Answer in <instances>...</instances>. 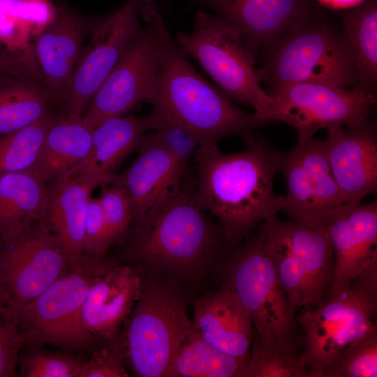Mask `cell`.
Instances as JSON below:
<instances>
[{"mask_svg": "<svg viewBox=\"0 0 377 377\" xmlns=\"http://www.w3.org/2000/svg\"><path fill=\"white\" fill-rule=\"evenodd\" d=\"M244 150L226 154L217 144H200L197 163L196 200L216 218L220 230L232 244L281 210L282 195H276L274 179L281 151L260 133L242 135Z\"/></svg>", "mask_w": 377, "mask_h": 377, "instance_id": "cell-1", "label": "cell"}, {"mask_svg": "<svg viewBox=\"0 0 377 377\" xmlns=\"http://www.w3.org/2000/svg\"><path fill=\"white\" fill-rule=\"evenodd\" d=\"M140 13L156 28L161 60L153 98L157 107L188 129L200 144L241 136L264 123L235 106L193 68L171 34L153 0H142Z\"/></svg>", "mask_w": 377, "mask_h": 377, "instance_id": "cell-2", "label": "cell"}, {"mask_svg": "<svg viewBox=\"0 0 377 377\" xmlns=\"http://www.w3.org/2000/svg\"><path fill=\"white\" fill-rule=\"evenodd\" d=\"M196 200L180 186L135 223L131 256L179 276L198 273L220 248L217 233Z\"/></svg>", "mask_w": 377, "mask_h": 377, "instance_id": "cell-3", "label": "cell"}, {"mask_svg": "<svg viewBox=\"0 0 377 377\" xmlns=\"http://www.w3.org/2000/svg\"><path fill=\"white\" fill-rule=\"evenodd\" d=\"M263 54L260 77L272 96L298 83L357 86L355 62L343 27L339 29L318 14L295 26Z\"/></svg>", "mask_w": 377, "mask_h": 377, "instance_id": "cell-4", "label": "cell"}, {"mask_svg": "<svg viewBox=\"0 0 377 377\" xmlns=\"http://www.w3.org/2000/svg\"><path fill=\"white\" fill-rule=\"evenodd\" d=\"M226 274L223 286L248 311L253 332L265 341L298 357L297 306L276 275L265 248L263 225L235 249Z\"/></svg>", "mask_w": 377, "mask_h": 377, "instance_id": "cell-5", "label": "cell"}, {"mask_svg": "<svg viewBox=\"0 0 377 377\" xmlns=\"http://www.w3.org/2000/svg\"><path fill=\"white\" fill-rule=\"evenodd\" d=\"M176 42L226 97L251 107L264 124L269 122L276 98L263 89L256 58L233 25L219 15L199 10L192 31L179 32Z\"/></svg>", "mask_w": 377, "mask_h": 377, "instance_id": "cell-6", "label": "cell"}, {"mask_svg": "<svg viewBox=\"0 0 377 377\" xmlns=\"http://www.w3.org/2000/svg\"><path fill=\"white\" fill-rule=\"evenodd\" d=\"M263 225L265 245L282 286L297 309L316 306L327 296L334 255L327 228H312L277 214Z\"/></svg>", "mask_w": 377, "mask_h": 377, "instance_id": "cell-7", "label": "cell"}, {"mask_svg": "<svg viewBox=\"0 0 377 377\" xmlns=\"http://www.w3.org/2000/svg\"><path fill=\"white\" fill-rule=\"evenodd\" d=\"M124 350L134 374L168 376L174 356L193 327L181 295L170 286H144L127 318Z\"/></svg>", "mask_w": 377, "mask_h": 377, "instance_id": "cell-8", "label": "cell"}, {"mask_svg": "<svg viewBox=\"0 0 377 377\" xmlns=\"http://www.w3.org/2000/svg\"><path fill=\"white\" fill-rule=\"evenodd\" d=\"M98 258L84 256L19 312L15 323L25 345H52L61 350H85L96 340L84 329L82 311Z\"/></svg>", "mask_w": 377, "mask_h": 377, "instance_id": "cell-9", "label": "cell"}, {"mask_svg": "<svg viewBox=\"0 0 377 377\" xmlns=\"http://www.w3.org/2000/svg\"><path fill=\"white\" fill-rule=\"evenodd\" d=\"M0 267L8 296L6 316L15 323L25 305L73 266L42 216L20 232L0 239Z\"/></svg>", "mask_w": 377, "mask_h": 377, "instance_id": "cell-10", "label": "cell"}, {"mask_svg": "<svg viewBox=\"0 0 377 377\" xmlns=\"http://www.w3.org/2000/svg\"><path fill=\"white\" fill-rule=\"evenodd\" d=\"M279 172L287 185L281 211L292 220L312 228H327L352 208L334 179L324 140H299L291 149L281 151Z\"/></svg>", "mask_w": 377, "mask_h": 377, "instance_id": "cell-11", "label": "cell"}, {"mask_svg": "<svg viewBox=\"0 0 377 377\" xmlns=\"http://www.w3.org/2000/svg\"><path fill=\"white\" fill-rule=\"evenodd\" d=\"M377 302L351 284L337 296L297 314L305 334L300 363L311 377H321L337 355L351 343L377 330Z\"/></svg>", "mask_w": 377, "mask_h": 377, "instance_id": "cell-12", "label": "cell"}, {"mask_svg": "<svg viewBox=\"0 0 377 377\" xmlns=\"http://www.w3.org/2000/svg\"><path fill=\"white\" fill-rule=\"evenodd\" d=\"M269 121L293 127L299 140L313 138L318 130L348 127L369 119L375 94L355 86L340 88L318 83H298L279 91Z\"/></svg>", "mask_w": 377, "mask_h": 377, "instance_id": "cell-13", "label": "cell"}, {"mask_svg": "<svg viewBox=\"0 0 377 377\" xmlns=\"http://www.w3.org/2000/svg\"><path fill=\"white\" fill-rule=\"evenodd\" d=\"M147 23L101 84L82 117L89 128L122 116L140 102L151 101L161 60V44L154 26Z\"/></svg>", "mask_w": 377, "mask_h": 377, "instance_id": "cell-14", "label": "cell"}, {"mask_svg": "<svg viewBox=\"0 0 377 377\" xmlns=\"http://www.w3.org/2000/svg\"><path fill=\"white\" fill-rule=\"evenodd\" d=\"M141 1L128 0L94 29L70 82L66 96L68 117L83 116L101 84L139 33Z\"/></svg>", "mask_w": 377, "mask_h": 377, "instance_id": "cell-15", "label": "cell"}, {"mask_svg": "<svg viewBox=\"0 0 377 377\" xmlns=\"http://www.w3.org/2000/svg\"><path fill=\"white\" fill-rule=\"evenodd\" d=\"M211 8L240 33L256 58L316 13L313 0H184Z\"/></svg>", "mask_w": 377, "mask_h": 377, "instance_id": "cell-16", "label": "cell"}, {"mask_svg": "<svg viewBox=\"0 0 377 377\" xmlns=\"http://www.w3.org/2000/svg\"><path fill=\"white\" fill-rule=\"evenodd\" d=\"M326 154L334 179L348 207L377 192V126L369 119L327 130Z\"/></svg>", "mask_w": 377, "mask_h": 377, "instance_id": "cell-17", "label": "cell"}, {"mask_svg": "<svg viewBox=\"0 0 377 377\" xmlns=\"http://www.w3.org/2000/svg\"><path fill=\"white\" fill-rule=\"evenodd\" d=\"M142 288V279L133 267L110 264L100 258L82 306L85 330L95 339H115Z\"/></svg>", "mask_w": 377, "mask_h": 377, "instance_id": "cell-18", "label": "cell"}, {"mask_svg": "<svg viewBox=\"0 0 377 377\" xmlns=\"http://www.w3.org/2000/svg\"><path fill=\"white\" fill-rule=\"evenodd\" d=\"M132 164L114 174L107 184L121 188L128 195L133 220L144 216L178 189L185 170L154 132L144 134Z\"/></svg>", "mask_w": 377, "mask_h": 377, "instance_id": "cell-19", "label": "cell"}, {"mask_svg": "<svg viewBox=\"0 0 377 377\" xmlns=\"http://www.w3.org/2000/svg\"><path fill=\"white\" fill-rule=\"evenodd\" d=\"M327 230L333 249L334 277L323 302L348 288L354 278L377 257V202L353 207L334 219Z\"/></svg>", "mask_w": 377, "mask_h": 377, "instance_id": "cell-20", "label": "cell"}, {"mask_svg": "<svg viewBox=\"0 0 377 377\" xmlns=\"http://www.w3.org/2000/svg\"><path fill=\"white\" fill-rule=\"evenodd\" d=\"M87 31L78 15L61 9L37 36L33 50L37 77L53 98H66Z\"/></svg>", "mask_w": 377, "mask_h": 377, "instance_id": "cell-21", "label": "cell"}, {"mask_svg": "<svg viewBox=\"0 0 377 377\" xmlns=\"http://www.w3.org/2000/svg\"><path fill=\"white\" fill-rule=\"evenodd\" d=\"M193 325L208 343L237 357L249 355L253 325L248 311L229 288L197 297L193 302Z\"/></svg>", "mask_w": 377, "mask_h": 377, "instance_id": "cell-22", "label": "cell"}, {"mask_svg": "<svg viewBox=\"0 0 377 377\" xmlns=\"http://www.w3.org/2000/svg\"><path fill=\"white\" fill-rule=\"evenodd\" d=\"M100 178L80 172L47 186L43 218L66 249L73 266L84 256V222L94 190Z\"/></svg>", "mask_w": 377, "mask_h": 377, "instance_id": "cell-23", "label": "cell"}, {"mask_svg": "<svg viewBox=\"0 0 377 377\" xmlns=\"http://www.w3.org/2000/svg\"><path fill=\"white\" fill-rule=\"evenodd\" d=\"M91 131L82 117H55L31 170L46 183L70 176L90 152Z\"/></svg>", "mask_w": 377, "mask_h": 377, "instance_id": "cell-24", "label": "cell"}, {"mask_svg": "<svg viewBox=\"0 0 377 377\" xmlns=\"http://www.w3.org/2000/svg\"><path fill=\"white\" fill-rule=\"evenodd\" d=\"M146 131L145 116H119L104 121L92 129L90 152L71 175L89 172L108 184L118 165L138 148Z\"/></svg>", "mask_w": 377, "mask_h": 377, "instance_id": "cell-25", "label": "cell"}, {"mask_svg": "<svg viewBox=\"0 0 377 377\" xmlns=\"http://www.w3.org/2000/svg\"><path fill=\"white\" fill-rule=\"evenodd\" d=\"M47 195V183L31 170L0 175V239L40 219Z\"/></svg>", "mask_w": 377, "mask_h": 377, "instance_id": "cell-26", "label": "cell"}, {"mask_svg": "<svg viewBox=\"0 0 377 377\" xmlns=\"http://www.w3.org/2000/svg\"><path fill=\"white\" fill-rule=\"evenodd\" d=\"M30 73L0 74V135L25 128L49 114L50 93Z\"/></svg>", "mask_w": 377, "mask_h": 377, "instance_id": "cell-27", "label": "cell"}, {"mask_svg": "<svg viewBox=\"0 0 377 377\" xmlns=\"http://www.w3.org/2000/svg\"><path fill=\"white\" fill-rule=\"evenodd\" d=\"M357 72V87L376 94L377 0H364L341 15Z\"/></svg>", "mask_w": 377, "mask_h": 377, "instance_id": "cell-28", "label": "cell"}, {"mask_svg": "<svg viewBox=\"0 0 377 377\" xmlns=\"http://www.w3.org/2000/svg\"><path fill=\"white\" fill-rule=\"evenodd\" d=\"M224 353L205 341L194 325L172 360L170 377H242L249 360Z\"/></svg>", "mask_w": 377, "mask_h": 377, "instance_id": "cell-29", "label": "cell"}, {"mask_svg": "<svg viewBox=\"0 0 377 377\" xmlns=\"http://www.w3.org/2000/svg\"><path fill=\"white\" fill-rule=\"evenodd\" d=\"M54 118L50 113L25 128L0 135V175L32 169Z\"/></svg>", "mask_w": 377, "mask_h": 377, "instance_id": "cell-30", "label": "cell"}, {"mask_svg": "<svg viewBox=\"0 0 377 377\" xmlns=\"http://www.w3.org/2000/svg\"><path fill=\"white\" fill-rule=\"evenodd\" d=\"M251 348L242 377H311L299 357L265 341L254 332Z\"/></svg>", "mask_w": 377, "mask_h": 377, "instance_id": "cell-31", "label": "cell"}, {"mask_svg": "<svg viewBox=\"0 0 377 377\" xmlns=\"http://www.w3.org/2000/svg\"><path fill=\"white\" fill-rule=\"evenodd\" d=\"M22 0H0V71L20 73L27 71L24 62L23 24L19 7Z\"/></svg>", "mask_w": 377, "mask_h": 377, "instance_id": "cell-32", "label": "cell"}, {"mask_svg": "<svg viewBox=\"0 0 377 377\" xmlns=\"http://www.w3.org/2000/svg\"><path fill=\"white\" fill-rule=\"evenodd\" d=\"M19 357V375L24 377H80L84 358L66 350L52 351L30 345Z\"/></svg>", "mask_w": 377, "mask_h": 377, "instance_id": "cell-33", "label": "cell"}, {"mask_svg": "<svg viewBox=\"0 0 377 377\" xmlns=\"http://www.w3.org/2000/svg\"><path fill=\"white\" fill-rule=\"evenodd\" d=\"M377 330L343 348L321 377H376Z\"/></svg>", "mask_w": 377, "mask_h": 377, "instance_id": "cell-34", "label": "cell"}, {"mask_svg": "<svg viewBox=\"0 0 377 377\" xmlns=\"http://www.w3.org/2000/svg\"><path fill=\"white\" fill-rule=\"evenodd\" d=\"M146 117L148 130L154 131L161 142L173 154L185 170L200 142L188 129L161 109L152 106Z\"/></svg>", "mask_w": 377, "mask_h": 377, "instance_id": "cell-35", "label": "cell"}, {"mask_svg": "<svg viewBox=\"0 0 377 377\" xmlns=\"http://www.w3.org/2000/svg\"><path fill=\"white\" fill-rule=\"evenodd\" d=\"M98 197L103 216L114 244L124 234L133 221L131 202L124 191L115 186H100Z\"/></svg>", "mask_w": 377, "mask_h": 377, "instance_id": "cell-36", "label": "cell"}, {"mask_svg": "<svg viewBox=\"0 0 377 377\" xmlns=\"http://www.w3.org/2000/svg\"><path fill=\"white\" fill-rule=\"evenodd\" d=\"M113 244L98 199L91 196L84 222V256L91 258L103 257Z\"/></svg>", "mask_w": 377, "mask_h": 377, "instance_id": "cell-37", "label": "cell"}, {"mask_svg": "<svg viewBox=\"0 0 377 377\" xmlns=\"http://www.w3.org/2000/svg\"><path fill=\"white\" fill-rule=\"evenodd\" d=\"M125 361L123 346L101 348L84 360L80 377H128Z\"/></svg>", "mask_w": 377, "mask_h": 377, "instance_id": "cell-38", "label": "cell"}, {"mask_svg": "<svg viewBox=\"0 0 377 377\" xmlns=\"http://www.w3.org/2000/svg\"><path fill=\"white\" fill-rule=\"evenodd\" d=\"M25 341L17 324L3 315L0 318V377L17 376L20 352Z\"/></svg>", "mask_w": 377, "mask_h": 377, "instance_id": "cell-39", "label": "cell"}, {"mask_svg": "<svg viewBox=\"0 0 377 377\" xmlns=\"http://www.w3.org/2000/svg\"><path fill=\"white\" fill-rule=\"evenodd\" d=\"M350 284L370 299L377 302V257L354 278Z\"/></svg>", "mask_w": 377, "mask_h": 377, "instance_id": "cell-40", "label": "cell"}, {"mask_svg": "<svg viewBox=\"0 0 377 377\" xmlns=\"http://www.w3.org/2000/svg\"><path fill=\"white\" fill-rule=\"evenodd\" d=\"M323 6L332 10H348L361 4L364 0H317Z\"/></svg>", "mask_w": 377, "mask_h": 377, "instance_id": "cell-41", "label": "cell"}, {"mask_svg": "<svg viewBox=\"0 0 377 377\" xmlns=\"http://www.w3.org/2000/svg\"><path fill=\"white\" fill-rule=\"evenodd\" d=\"M8 304V296L6 288L3 283L2 274L0 267V318L2 317L6 312Z\"/></svg>", "mask_w": 377, "mask_h": 377, "instance_id": "cell-42", "label": "cell"}, {"mask_svg": "<svg viewBox=\"0 0 377 377\" xmlns=\"http://www.w3.org/2000/svg\"><path fill=\"white\" fill-rule=\"evenodd\" d=\"M2 73L0 71V74H1Z\"/></svg>", "mask_w": 377, "mask_h": 377, "instance_id": "cell-43", "label": "cell"}]
</instances>
